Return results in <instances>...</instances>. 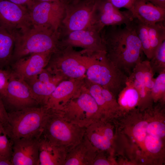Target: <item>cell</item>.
I'll list each match as a JSON object with an SVG mask.
<instances>
[{
    "mask_svg": "<svg viewBox=\"0 0 165 165\" xmlns=\"http://www.w3.org/2000/svg\"><path fill=\"white\" fill-rule=\"evenodd\" d=\"M108 59L128 77L142 61L144 54L141 42L130 23L128 25L111 26L101 31Z\"/></svg>",
    "mask_w": 165,
    "mask_h": 165,
    "instance_id": "1",
    "label": "cell"
},
{
    "mask_svg": "<svg viewBox=\"0 0 165 165\" xmlns=\"http://www.w3.org/2000/svg\"><path fill=\"white\" fill-rule=\"evenodd\" d=\"M15 36L11 63L32 54L53 53L61 46L59 31L46 26L32 24L26 30L15 34Z\"/></svg>",
    "mask_w": 165,
    "mask_h": 165,
    "instance_id": "2",
    "label": "cell"
},
{
    "mask_svg": "<svg viewBox=\"0 0 165 165\" xmlns=\"http://www.w3.org/2000/svg\"><path fill=\"white\" fill-rule=\"evenodd\" d=\"M86 78L112 93L119 94L125 86L128 77L107 58L105 52L83 55Z\"/></svg>",
    "mask_w": 165,
    "mask_h": 165,
    "instance_id": "3",
    "label": "cell"
},
{
    "mask_svg": "<svg viewBox=\"0 0 165 165\" xmlns=\"http://www.w3.org/2000/svg\"><path fill=\"white\" fill-rule=\"evenodd\" d=\"M51 108L39 106L8 112L7 133L13 141L21 138H39Z\"/></svg>",
    "mask_w": 165,
    "mask_h": 165,
    "instance_id": "4",
    "label": "cell"
},
{
    "mask_svg": "<svg viewBox=\"0 0 165 165\" xmlns=\"http://www.w3.org/2000/svg\"><path fill=\"white\" fill-rule=\"evenodd\" d=\"M85 128L67 121L57 110L51 108L42 134L53 144L64 149L68 153L82 140Z\"/></svg>",
    "mask_w": 165,
    "mask_h": 165,
    "instance_id": "5",
    "label": "cell"
},
{
    "mask_svg": "<svg viewBox=\"0 0 165 165\" xmlns=\"http://www.w3.org/2000/svg\"><path fill=\"white\" fill-rule=\"evenodd\" d=\"M72 48L61 45L52 54L45 68L65 80L85 76L86 69L83 55Z\"/></svg>",
    "mask_w": 165,
    "mask_h": 165,
    "instance_id": "6",
    "label": "cell"
},
{
    "mask_svg": "<svg viewBox=\"0 0 165 165\" xmlns=\"http://www.w3.org/2000/svg\"><path fill=\"white\" fill-rule=\"evenodd\" d=\"M57 111L67 121L85 128L98 120L101 116L98 105L86 86L78 96Z\"/></svg>",
    "mask_w": 165,
    "mask_h": 165,
    "instance_id": "7",
    "label": "cell"
},
{
    "mask_svg": "<svg viewBox=\"0 0 165 165\" xmlns=\"http://www.w3.org/2000/svg\"><path fill=\"white\" fill-rule=\"evenodd\" d=\"M97 0H80L65 5L59 31L61 37L71 32L94 26Z\"/></svg>",
    "mask_w": 165,
    "mask_h": 165,
    "instance_id": "8",
    "label": "cell"
},
{
    "mask_svg": "<svg viewBox=\"0 0 165 165\" xmlns=\"http://www.w3.org/2000/svg\"><path fill=\"white\" fill-rule=\"evenodd\" d=\"M32 25L27 7L0 0V28L15 34L26 30Z\"/></svg>",
    "mask_w": 165,
    "mask_h": 165,
    "instance_id": "9",
    "label": "cell"
},
{
    "mask_svg": "<svg viewBox=\"0 0 165 165\" xmlns=\"http://www.w3.org/2000/svg\"><path fill=\"white\" fill-rule=\"evenodd\" d=\"M3 100L5 106L6 104L12 108L10 111L40 106L27 82L12 72Z\"/></svg>",
    "mask_w": 165,
    "mask_h": 165,
    "instance_id": "10",
    "label": "cell"
},
{
    "mask_svg": "<svg viewBox=\"0 0 165 165\" xmlns=\"http://www.w3.org/2000/svg\"><path fill=\"white\" fill-rule=\"evenodd\" d=\"M29 10L32 24L47 26L59 31L65 5L61 1L38 2L34 3Z\"/></svg>",
    "mask_w": 165,
    "mask_h": 165,
    "instance_id": "11",
    "label": "cell"
},
{
    "mask_svg": "<svg viewBox=\"0 0 165 165\" xmlns=\"http://www.w3.org/2000/svg\"><path fill=\"white\" fill-rule=\"evenodd\" d=\"M61 43L64 46L82 48L88 55L105 52L101 32L94 25L68 33L61 37Z\"/></svg>",
    "mask_w": 165,
    "mask_h": 165,
    "instance_id": "12",
    "label": "cell"
},
{
    "mask_svg": "<svg viewBox=\"0 0 165 165\" xmlns=\"http://www.w3.org/2000/svg\"><path fill=\"white\" fill-rule=\"evenodd\" d=\"M129 10L121 11L109 0H97L94 26L100 32L106 27L129 24L133 19Z\"/></svg>",
    "mask_w": 165,
    "mask_h": 165,
    "instance_id": "13",
    "label": "cell"
},
{
    "mask_svg": "<svg viewBox=\"0 0 165 165\" xmlns=\"http://www.w3.org/2000/svg\"><path fill=\"white\" fill-rule=\"evenodd\" d=\"M85 76L60 82L50 96L46 105L60 110L72 99L78 96L86 87Z\"/></svg>",
    "mask_w": 165,
    "mask_h": 165,
    "instance_id": "14",
    "label": "cell"
},
{
    "mask_svg": "<svg viewBox=\"0 0 165 165\" xmlns=\"http://www.w3.org/2000/svg\"><path fill=\"white\" fill-rule=\"evenodd\" d=\"M53 53H35L20 58L10 64L11 70L16 76L27 80L37 75L45 68Z\"/></svg>",
    "mask_w": 165,
    "mask_h": 165,
    "instance_id": "15",
    "label": "cell"
},
{
    "mask_svg": "<svg viewBox=\"0 0 165 165\" xmlns=\"http://www.w3.org/2000/svg\"><path fill=\"white\" fill-rule=\"evenodd\" d=\"M39 138H21L13 141L12 165H39Z\"/></svg>",
    "mask_w": 165,
    "mask_h": 165,
    "instance_id": "16",
    "label": "cell"
},
{
    "mask_svg": "<svg viewBox=\"0 0 165 165\" xmlns=\"http://www.w3.org/2000/svg\"><path fill=\"white\" fill-rule=\"evenodd\" d=\"M148 60H142L134 68L128 76L127 82L137 90L139 99L152 97L151 92L155 78Z\"/></svg>",
    "mask_w": 165,
    "mask_h": 165,
    "instance_id": "17",
    "label": "cell"
},
{
    "mask_svg": "<svg viewBox=\"0 0 165 165\" xmlns=\"http://www.w3.org/2000/svg\"><path fill=\"white\" fill-rule=\"evenodd\" d=\"M130 11L134 17L147 25L165 20V9L144 0H134Z\"/></svg>",
    "mask_w": 165,
    "mask_h": 165,
    "instance_id": "18",
    "label": "cell"
},
{
    "mask_svg": "<svg viewBox=\"0 0 165 165\" xmlns=\"http://www.w3.org/2000/svg\"><path fill=\"white\" fill-rule=\"evenodd\" d=\"M97 150L85 135L67 153L64 165H92Z\"/></svg>",
    "mask_w": 165,
    "mask_h": 165,
    "instance_id": "19",
    "label": "cell"
},
{
    "mask_svg": "<svg viewBox=\"0 0 165 165\" xmlns=\"http://www.w3.org/2000/svg\"><path fill=\"white\" fill-rule=\"evenodd\" d=\"M67 152L52 143L42 134L39 138V165H64Z\"/></svg>",
    "mask_w": 165,
    "mask_h": 165,
    "instance_id": "20",
    "label": "cell"
},
{
    "mask_svg": "<svg viewBox=\"0 0 165 165\" xmlns=\"http://www.w3.org/2000/svg\"><path fill=\"white\" fill-rule=\"evenodd\" d=\"M88 91L96 102L100 115L108 114L115 106V95L108 90L85 79Z\"/></svg>",
    "mask_w": 165,
    "mask_h": 165,
    "instance_id": "21",
    "label": "cell"
},
{
    "mask_svg": "<svg viewBox=\"0 0 165 165\" xmlns=\"http://www.w3.org/2000/svg\"><path fill=\"white\" fill-rule=\"evenodd\" d=\"M25 81L31 88L39 105L46 106L50 96L57 86L62 81L41 82L34 77Z\"/></svg>",
    "mask_w": 165,
    "mask_h": 165,
    "instance_id": "22",
    "label": "cell"
},
{
    "mask_svg": "<svg viewBox=\"0 0 165 165\" xmlns=\"http://www.w3.org/2000/svg\"><path fill=\"white\" fill-rule=\"evenodd\" d=\"M106 127L101 126L97 120L85 128V135L97 150L105 151L111 147V140L105 132Z\"/></svg>",
    "mask_w": 165,
    "mask_h": 165,
    "instance_id": "23",
    "label": "cell"
},
{
    "mask_svg": "<svg viewBox=\"0 0 165 165\" xmlns=\"http://www.w3.org/2000/svg\"><path fill=\"white\" fill-rule=\"evenodd\" d=\"M15 43V34L0 28V69H5L11 63Z\"/></svg>",
    "mask_w": 165,
    "mask_h": 165,
    "instance_id": "24",
    "label": "cell"
},
{
    "mask_svg": "<svg viewBox=\"0 0 165 165\" xmlns=\"http://www.w3.org/2000/svg\"><path fill=\"white\" fill-rule=\"evenodd\" d=\"M130 24L141 42L143 53L149 60L153 55L150 46L147 25L134 17Z\"/></svg>",
    "mask_w": 165,
    "mask_h": 165,
    "instance_id": "25",
    "label": "cell"
},
{
    "mask_svg": "<svg viewBox=\"0 0 165 165\" xmlns=\"http://www.w3.org/2000/svg\"><path fill=\"white\" fill-rule=\"evenodd\" d=\"M150 46L153 56L158 47L165 41V21L147 25Z\"/></svg>",
    "mask_w": 165,
    "mask_h": 165,
    "instance_id": "26",
    "label": "cell"
},
{
    "mask_svg": "<svg viewBox=\"0 0 165 165\" xmlns=\"http://www.w3.org/2000/svg\"><path fill=\"white\" fill-rule=\"evenodd\" d=\"M119 94L120 97V103L124 107L133 108L138 103V93L135 87L128 82Z\"/></svg>",
    "mask_w": 165,
    "mask_h": 165,
    "instance_id": "27",
    "label": "cell"
},
{
    "mask_svg": "<svg viewBox=\"0 0 165 165\" xmlns=\"http://www.w3.org/2000/svg\"><path fill=\"white\" fill-rule=\"evenodd\" d=\"M149 63L154 74H159L165 71V41L158 47Z\"/></svg>",
    "mask_w": 165,
    "mask_h": 165,
    "instance_id": "28",
    "label": "cell"
},
{
    "mask_svg": "<svg viewBox=\"0 0 165 165\" xmlns=\"http://www.w3.org/2000/svg\"><path fill=\"white\" fill-rule=\"evenodd\" d=\"M165 94V71L159 74L155 78L152 88L151 96L157 99L164 98Z\"/></svg>",
    "mask_w": 165,
    "mask_h": 165,
    "instance_id": "29",
    "label": "cell"
},
{
    "mask_svg": "<svg viewBox=\"0 0 165 165\" xmlns=\"http://www.w3.org/2000/svg\"><path fill=\"white\" fill-rule=\"evenodd\" d=\"M145 144L149 152L156 153L160 150L162 142L160 138L149 134L145 139Z\"/></svg>",
    "mask_w": 165,
    "mask_h": 165,
    "instance_id": "30",
    "label": "cell"
},
{
    "mask_svg": "<svg viewBox=\"0 0 165 165\" xmlns=\"http://www.w3.org/2000/svg\"><path fill=\"white\" fill-rule=\"evenodd\" d=\"M12 74L11 69L0 68V95L3 100L6 96L8 82Z\"/></svg>",
    "mask_w": 165,
    "mask_h": 165,
    "instance_id": "31",
    "label": "cell"
},
{
    "mask_svg": "<svg viewBox=\"0 0 165 165\" xmlns=\"http://www.w3.org/2000/svg\"><path fill=\"white\" fill-rule=\"evenodd\" d=\"M147 132L149 135L159 138L165 135V126L159 122L155 121L150 123L147 127Z\"/></svg>",
    "mask_w": 165,
    "mask_h": 165,
    "instance_id": "32",
    "label": "cell"
},
{
    "mask_svg": "<svg viewBox=\"0 0 165 165\" xmlns=\"http://www.w3.org/2000/svg\"><path fill=\"white\" fill-rule=\"evenodd\" d=\"M148 123L145 121L140 122L136 124L133 129V134L138 141H141L146 136L147 128Z\"/></svg>",
    "mask_w": 165,
    "mask_h": 165,
    "instance_id": "33",
    "label": "cell"
},
{
    "mask_svg": "<svg viewBox=\"0 0 165 165\" xmlns=\"http://www.w3.org/2000/svg\"><path fill=\"white\" fill-rule=\"evenodd\" d=\"M0 122L2 124L7 133L9 127L8 112L7 110L3 99L0 95Z\"/></svg>",
    "mask_w": 165,
    "mask_h": 165,
    "instance_id": "34",
    "label": "cell"
},
{
    "mask_svg": "<svg viewBox=\"0 0 165 165\" xmlns=\"http://www.w3.org/2000/svg\"><path fill=\"white\" fill-rule=\"evenodd\" d=\"M116 7L119 9L122 8L130 10L133 6L134 0H109Z\"/></svg>",
    "mask_w": 165,
    "mask_h": 165,
    "instance_id": "35",
    "label": "cell"
},
{
    "mask_svg": "<svg viewBox=\"0 0 165 165\" xmlns=\"http://www.w3.org/2000/svg\"><path fill=\"white\" fill-rule=\"evenodd\" d=\"M15 4L24 6L29 9L34 4V0H6Z\"/></svg>",
    "mask_w": 165,
    "mask_h": 165,
    "instance_id": "36",
    "label": "cell"
},
{
    "mask_svg": "<svg viewBox=\"0 0 165 165\" xmlns=\"http://www.w3.org/2000/svg\"><path fill=\"white\" fill-rule=\"evenodd\" d=\"M165 9V0H144Z\"/></svg>",
    "mask_w": 165,
    "mask_h": 165,
    "instance_id": "37",
    "label": "cell"
},
{
    "mask_svg": "<svg viewBox=\"0 0 165 165\" xmlns=\"http://www.w3.org/2000/svg\"><path fill=\"white\" fill-rule=\"evenodd\" d=\"M0 165H12L10 159L0 156Z\"/></svg>",
    "mask_w": 165,
    "mask_h": 165,
    "instance_id": "38",
    "label": "cell"
},
{
    "mask_svg": "<svg viewBox=\"0 0 165 165\" xmlns=\"http://www.w3.org/2000/svg\"><path fill=\"white\" fill-rule=\"evenodd\" d=\"M60 1V0H34V3L44 2H57Z\"/></svg>",
    "mask_w": 165,
    "mask_h": 165,
    "instance_id": "39",
    "label": "cell"
},
{
    "mask_svg": "<svg viewBox=\"0 0 165 165\" xmlns=\"http://www.w3.org/2000/svg\"><path fill=\"white\" fill-rule=\"evenodd\" d=\"M5 132L6 133L3 125L0 122V135L2 133Z\"/></svg>",
    "mask_w": 165,
    "mask_h": 165,
    "instance_id": "40",
    "label": "cell"
},
{
    "mask_svg": "<svg viewBox=\"0 0 165 165\" xmlns=\"http://www.w3.org/2000/svg\"><path fill=\"white\" fill-rule=\"evenodd\" d=\"M60 1L65 5H66L68 3V0H60Z\"/></svg>",
    "mask_w": 165,
    "mask_h": 165,
    "instance_id": "41",
    "label": "cell"
},
{
    "mask_svg": "<svg viewBox=\"0 0 165 165\" xmlns=\"http://www.w3.org/2000/svg\"><path fill=\"white\" fill-rule=\"evenodd\" d=\"M73 0H68V3L67 4L72 3L73 1Z\"/></svg>",
    "mask_w": 165,
    "mask_h": 165,
    "instance_id": "42",
    "label": "cell"
},
{
    "mask_svg": "<svg viewBox=\"0 0 165 165\" xmlns=\"http://www.w3.org/2000/svg\"><path fill=\"white\" fill-rule=\"evenodd\" d=\"M80 0H74L73 1L72 3H75L76 2Z\"/></svg>",
    "mask_w": 165,
    "mask_h": 165,
    "instance_id": "43",
    "label": "cell"
}]
</instances>
